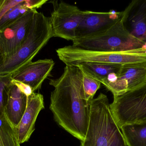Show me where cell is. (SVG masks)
<instances>
[{"label":"cell","instance_id":"6da1fadb","mask_svg":"<svg viewBox=\"0 0 146 146\" xmlns=\"http://www.w3.org/2000/svg\"><path fill=\"white\" fill-rule=\"evenodd\" d=\"M54 87L50 109L57 123L80 141L86 136L89 122L90 103L86 99L83 73L74 66H66L60 77L50 79Z\"/></svg>","mask_w":146,"mask_h":146},{"label":"cell","instance_id":"7a4b0ae2","mask_svg":"<svg viewBox=\"0 0 146 146\" xmlns=\"http://www.w3.org/2000/svg\"><path fill=\"white\" fill-rule=\"evenodd\" d=\"M110 105L103 93L91 101L88 127L80 146H127Z\"/></svg>","mask_w":146,"mask_h":146},{"label":"cell","instance_id":"3957f363","mask_svg":"<svg viewBox=\"0 0 146 146\" xmlns=\"http://www.w3.org/2000/svg\"><path fill=\"white\" fill-rule=\"evenodd\" d=\"M53 37L50 17L37 11L19 48L15 54L5 60L0 67V74L12 73L31 62Z\"/></svg>","mask_w":146,"mask_h":146},{"label":"cell","instance_id":"277c9868","mask_svg":"<svg viewBox=\"0 0 146 146\" xmlns=\"http://www.w3.org/2000/svg\"><path fill=\"white\" fill-rule=\"evenodd\" d=\"M130 34L125 27L122 14L112 26L98 34L73 41L76 48L96 51H125L141 48L145 43Z\"/></svg>","mask_w":146,"mask_h":146},{"label":"cell","instance_id":"5b68a950","mask_svg":"<svg viewBox=\"0 0 146 146\" xmlns=\"http://www.w3.org/2000/svg\"><path fill=\"white\" fill-rule=\"evenodd\" d=\"M59 59L66 66H75L82 62L123 64L146 62V52L141 47L121 51H96L76 48L72 45L56 50Z\"/></svg>","mask_w":146,"mask_h":146},{"label":"cell","instance_id":"8992f818","mask_svg":"<svg viewBox=\"0 0 146 146\" xmlns=\"http://www.w3.org/2000/svg\"><path fill=\"white\" fill-rule=\"evenodd\" d=\"M110 109L119 128L146 121V83L122 95L114 96Z\"/></svg>","mask_w":146,"mask_h":146},{"label":"cell","instance_id":"52a82bcc","mask_svg":"<svg viewBox=\"0 0 146 146\" xmlns=\"http://www.w3.org/2000/svg\"><path fill=\"white\" fill-rule=\"evenodd\" d=\"M83 11L78 7L61 1L55 7L50 17L54 37L73 41Z\"/></svg>","mask_w":146,"mask_h":146},{"label":"cell","instance_id":"ba28073f","mask_svg":"<svg viewBox=\"0 0 146 146\" xmlns=\"http://www.w3.org/2000/svg\"><path fill=\"white\" fill-rule=\"evenodd\" d=\"M36 11V9H30L0 31V49L5 60L19 49Z\"/></svg>","mask_w":146,"mask_h":146},{"label":"cell","instance_id":"9c48e42d","mask_svg":"<svg viewBox=\"0 0 146 146\" xmlns=\"http://www.w3.org/2000/svg\"><path fill=\"white\" fill-rule=\"evenodd\" d=\"M146 83V62L122 65L115 80L104 84L113 96L133 91Z\"/></svg>","mask_w":146,"mask_h":146},{"label":"cell","instance_id":"30bf717a","mask_svg":"<svg viewBox=\"0 0 146 146\" xmlns=\"http://www.w3.org/2000/svg\"><path fill=\"white\" fill-rule=\"evenodd\" d=\"M122 12L110 10L109 12L83 11V16L76 33V39L98 34L112 26L121 17Z\"/></svg>","mask_w":146,"mask_h":146},{"label":"cell","instance_id":"8fae6325","mask_svg":"<svg viewBox=\"0 0 146 146\" xmlns=\"http://www.w3.org/2000/svg\"><path fill=\"white\" fill-rule=\"evenodd\" d=\"M54 64L51 59L31 61L12 73L11 79L29 86L34 92L41 88L43 82L50 75Z\"/></svg>","mask_w":146,"mask_h":146},{"label":"cell","instance_id":"7c38bea8","mask_svg":"<svg viewBox=\"0 0 146 146\" xmlns=\"http://www.w3.org/2000/svg\"><path fill=\"white\" fill-rule=\"evenodd\" d=\"M42 95L33 92L27 97L25 111L17 128L20 144L28 141L35 130L37 118L41 110L44 109Z\"/></svg>","mask_w":146,"mask_h":146},{"label":"cell","instance_id":"4fadbf2b","mask_svg":"<svg viewBox=\"0 0 146 146\" xmlns=\"http://www.w3.org/2000/svg\"><path fill=\"white\" fill-rule=\"evenodd\" d=\"M125 27L133 36L146 41V0H134L123 11Z\"/></svg>","mask_w":146,"mask_h":146},{"label":"cell","instance_id":"5bb4252c","mask_svg":"<svg viewBox=\"0 0 146 146\" xmlns=\"http://www.w3.org/2000/svg\"><path fill=\"white\" fill-rule=\"evenodd\" d=\"M27 97L12 83L8 93L5 112L11 122L17 127L25 111Z\"/></svg>","mask_w":146,"mask_h":146},{"label":"cell","instance_id":"9a60e30c","mask_svg":"<svg viewBox=\"0 0 146 146\" xmlns=\"http://www.w3.org/2000/svg\"><path fill=\"white\" fill-rule=\"evenodd\" d=\"M121 66V64L82 62L74 66L78 67L83 73L101 83L110 74L117 73Z\"/></svg>","mask_w":146,"mask_h":146},{"label":"cell","instance_id":"2e32d148","mask_svg":"<svg viewBox=\"0 0 146 146\" xmlns=\"http://www.w3.org/2000/svg\"><path fill=\"white\" fill-rule=\"evenodd\" d=\"M120 129L127 146H146V121L125 124Z\"/></svg>","mask_w":146,"mask_h":146},{"label":"cell","instance_id":"e0dca14e","mask_svg":"<svg viewBox=\"0 0 146 146\" xmlns=\"http://www.w3.org/2000/svg\"><path fill=\"white\" fill-rule=\"evenodd\" d=\"M37 0L24 1L8 11L0 19V31L25 14L30 9L39 7Z\"/></svg>","mask_w":146,"mask_h":146},{"label":"cell","instance_id":"ac0fdd59","mask_svg":"<svg viewBox=\"0 0 146 146\" xmlns=\"http://www.w3.org/2000/svg\"><path fill=\"white\" fill-rule=\"evenodd\" d=\"M0 146H21L17 128L9 121L5 111L0 116Z\"/></svg>","mask_w":146,"mask_h":146},{"label":"cell","instance_id":"d6986e66","mask_svg":"<svg viewBox=\"0 0 146 146\" xmlns=\"http://www.w3.org/2000/svg\"><path fill=\"white\" fill-rule=\"evenodd\" d=\"M12 84L11 73L0 74V116L5 111L9 91Z\"/></svg>","mask_w":146,"mask_h":146},{"label":"cell","instance_id":"ffe728a7","mask_svg":"<svg viewBox=\"0 0 146 146\" xmlns=\"http://www.w3.org/2000/svg\"><path fill=\"white\" fill-rule=\"evenodd\" d=\"M82 73L83 86L85 97L87 101L90 103L100 87L101 83L83 73Z\"/></svg>","mask_w":146,"mask_h":146},{"label":"cell","instance_id":"44dd1931","mask_svg":"<svg viewBox=\"0 0 146 146\" xmlns=\"http://www.w3.org/2000/svg\"><path fill=\"white\" fill-rule=\"evenodd\" d=\"M23 0H4V2L0 9V19L9 9L23 1Z\"/></svg>","mask_w":146,"mask_h":146},{"label":"cell","instance_id":"7402d4cb","mask_svg":"<svg viewBox=\"0 0 146 146\" xmlns=\"http://www.w3.org/2000/svg\"><path fill=\"white\" fill-rule=\"evenodd\" d=\"M12 83L16 85L24 94H25L27 97L31 95L33 93L31 88L27 85H25L21 82H17L12 80Z\"/></svg>","mask_w":146,"mask_h":146},{"label":"cell","instance_id":"603a6c76","mask_svg":"<svg viewBox=\"0 0 146 146\" xmlns=\"http://www.w3.org/2000/svg\"><path fill=\"white\" fill-rule=\"evenodd\" d=\"M4 61H5V59L0 49V67L2 66Z\"/></svg>","mask_w":146,"mask_h":146},{"label":"cell","instance_id":"cb8c5ba5","mask_svg":"<svg viewBox=\"0 0 146 146\" xmlns=\"http://www.w3.org/2000/svg\"><path fill=\"white\" fill-rule=\"evenodd\" d=\"M141 47L146 52V41L145 42V43L144 44V45Z\"/></svg>","mask_w":146,"mask_h":146},{"label":"cell","instance_id":"d4e9b609","mask_svg":"<svg viewBox=\"0 0 146 146\" xmlns=\"http://www.w3.org/2000/svg\"><path fill=\"white\" fill-rule=\"evenodd\" d=\"M4 0H0V9L1 7L3 2H4Z\"/></svg>","mask_w":146,"mask_h":146}]
</instances>
